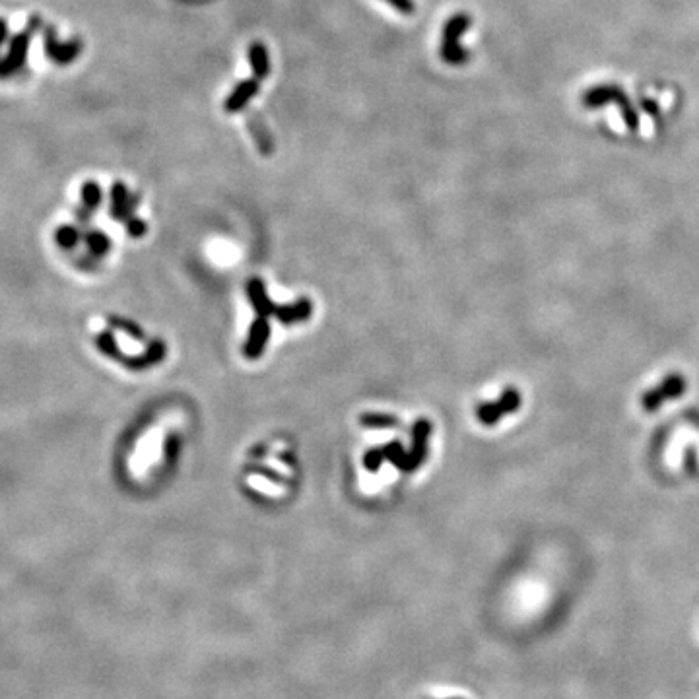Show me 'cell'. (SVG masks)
Listing matches in <instances>:
<instances>
[{"label": "cell", "instance_id": "16", "mask_svg": "<svg viewBox=\"0 0 699 699\" xmlns=\"http://www.w3.org/2000/svg\"><path fill=\"white\" fill-rule=\"evenodd\" d=\"M88 241H90V247H92L95 253H103V251L107 249V245H109L107 237L102 236V233H92V236L88 237Z\"/></svg>", "mask_w": 699, "mask_h": 699}, {"label": "cell", "instance_id": "15", "mask_svg": "<svg viewBox=\"0 0 699 699\" xmlns=\"http://www.w3.org/2000/svg\"><path fill=\"white\" fill-rule=\"evenodd\" d=\"M383 457H385V451H381V449H375V451L367 452V454H365V466H367V470H373V472H375V470L379 468Z\"/></svg>", "mask_w": 699, "mask_h": 699}, {"label": "cell", "instance_id": "6", "mask_svg": "<svg viewBox=\"0 0 699 699\" xmlns=\"http://www.w3.org/2000/svg\"><path fill=\"white\" fill-rule=\"evenodd\" d=\"M111 200H113V216L117 220H131V212L138 204V196H128L124 183H115L111 189Z\"/></svg>", "mask_w": 699, "mask_h": 699}, {"label": "cell", "instance_id": "9", "mask_svg": "<svg viewBox=\"0 0 699 699\" xmlns=\"http://www.w3.org/2000/svg\"><path fill=\"white\" fill-rule=\"evenodd\" d=\"M470 26V18L466 14H457L443 28V41H459V37Z\"/></svg>", "mask_w": 699, "mask_h": 699}, {"label": "cell", "instance_id": "11", "mask_svg": "<svg viewBox=\"0 0 699 699\" xmlns=\"http://www.w3.org/2000/svg\"><path fill=\"white\" fill-rule=\"evenodd\" d=\"M361 423L370 425V428H394V425H399V420L394 416H387V414H363Z\"/></svg>", "mask_w": 699, "mask_h": 699}, {"label": "cell", "instance_id": "12", "mask_svg": "<svg viewBox=\"0 0 699 699\" xmlns=\"http://www.w3.org/2000/svg\"><path fill=\"white\" fill-rule=\"evenodd\" d=\"M82 198L90 210H95V208L99 206V202H102V191H99V185L93 183V181H88L82 189Z\"/></svg>", "mask_w": 699, "mask_h": 699}, {"label": "cell", "instance_id": "2", "mask_svg": "<svg viewBox=\"0 0 699 699\" xmlns=\"http://www.w3.org/2000/svg\"><path fill=\"white\" fill-rule=\"evenodd\" d=\"M28 47H30V30H26L12 39L10 51L6 55V59L0 61V78H6L16 70H20L21 64L26 62Z\"/></svg>", "mask_w": 699, "mask_h": 699}, {"label": "cell", "instance_id": "19", "mask_svg": "<svg viewBox=\"0 0 699 699\" xmlns=\"http://www.w3.org/2000/svg\"><path fill=\"white\" fill-rule=\"evenodd\" d=\"M249 470H251V472L262 474V476H268V478H270V480H274V482H284V476L272 472V470H267V468H262V466H251Z\"/></svg>", "mask_w": 699, "mask_h": 699}, {"label": "cell", "instance_id": "8", "mask_svg": "<svg viewBox=\"0 0 699 699\" xmlns=\"http://www.w3.org/2000/svg\"><path fill=\"white\" fill-rule=\"evenodd\" d=\"M247 291L249 298H251V301H253V305H255V309H257L260 317L272 315V305H274V303L267 298V289H265L262 282H260L258 278H253V280L249 282Z\"/></svg>", "mask_w": 699, "mask_h": 699}, {"label": "cell", "instance_id": "20", "mask_svg": "<svg viewBox=\"0 0 699 699\" xmlns=\"http://www.w3.org/2000/svg\"><path fill=\"white\" fill-rule=\"evenodd\" d=\"M6 31H8V28H6V21L0 20V45H2V43H4V39H6Z\"/></svg>", "mask_w": 699, "mask_h": 699}, {"label": "cell", "instance_id": "1", "mask_svg": "<svg viewBox=\"0 0 699 699\" xmlns=\"http://www.w3.org/2000/svg\"><path fill=\"white\" fill-rule=\"evenodd\" d=\"M45 52L57 64H70L76 57H80L82 41L74 39L68 43H59L55 37V31L47 30L45 31Z\"/></svg>", "mask_w": 699, "mask_h": 699}, {"label": "cell", "instance_id": "10", "mask_svg": "<svg viewBox=\"0 0 699 699\" xmlns=\"http://www.w3.org/2000/svg\"><path fill=\"white\" fill-rule=\"evenodd\" d=\"M441 57L449 64H463L468 59V52L459 45V41H443Z\"/></svg>", "mask_w": 699, "mask_h": 699}, {"label": "cell", "instance_id": "3", "mask_svg": "<svg viewBox=\"0 0 699 699\" xmlns=\"http://www.w3.org/2000/svg\"><path fill=\"white\" fill-rule=\"evenodd\" d=\"M258 93V80L257 78H247L243 82H239L233 88V92L227 95L226 103H224V109L226 113L236 115L241 113L249 103L253 102L257 97Z\"/></svg>", "mask_w": 699, "mask_h": 699}, {"label": "cell", "instance_id": "5", "mask_svg": "<svg viewBox=\"0 0 699 699\" xmlns=\"http://www.w3.org/2000/svg\"><path fill=\"white\" fill-rule=\"evenodd\" d=\"M268 334H270V329H268L267 317H260L253 323L251 327V334H249V342L245 346V356L249 360H257L258 356L262 354V350L267 346Z\"/></svg>", "mask_w": 699, "mask_h": 699}, {"label": "cell", "instance_id": "17", "mask_svg": "<svg viewBox=\"0 0 699 699\" xmlns=\"http://www.w3.org/2000/svg\"><path fill=\"white\" fill-rule=\"evenodd\" d=\"M113 323L117 325V327H119V329L126 330V332H128L131 336H134V338H142V336H144V332L138 329V327L131 325V323H124V320H119V319H113Z\"/></svg>", "mask_w": 699, "mask_h": 699}, {"label": "cell", "instance_id": "18", "mask_svg": "<svg viewBox=\"0 0 699 699\" xmlns=\"http://www.w3.org/2000/svg\"><path fill=\"white\" fill-rule=\"evenodd\" d=\"M128 231H131V236H133V237L144 236L146 224H144V222H142V220H138V218H134V220H128Z\"/></svg>", "mask_w": 699, "mask_h": 699}, {"label": "cell", "instance_id": "13", "mask_svg": "<svg viewBox=\"0 0 699 699\" xmlns=\"http://www.w3.org/2000/svg\"><path fill=\"white\" fill-rule=\"evenodd\" d=\"M385 457L396 464L399 468H402V470H408V454H404V451H402V447L399 443L389 445V447L385 449Z\"/></svg>", "mask_w": 699, "mask_h": 699}, {"label": "cell", "instance_id": "4", "mask_svg": "<svg viewBox=\"0 0 699 699\" xmlns=\"http://www.w3.org/2000/svg\"><path fill=\"white\" fill-rule=\"evenodd\" d=\"M247 59L253 70V78H257L258 82L268 78L270 74V57H268V49L265 43L253 41L247 49Z\"/></svg>", "mask_w": 699, "mask_h": 699}, {"label": "cell", "instance_id": "14", "mask_svg": "<svg viewBox=\"0 0 699 699\" xmlns=\"http://www.w3.org/2000/svg\"><path fill=\"white\" fill-rule=\"evenodd\" d=\"M383 2H387L391 8H394L396 12H401L404 16H410V14H414V10H416L414 0H383Z\"/></svg>", "mask_w": 699, "mask_h": 699}, {"label": "cell", "instance_id": "7", "mask_svg": "<svg viewBox=\"0 0 699 699\" xmlns=\"http://www.w3.org/2000/svg\"><path fill=\"white\" fill-rule=\"evenodd\" d=\"M428 433H430V423L423 422V420L416 423V430H414V449H412V454H408V470H414L418 464L422 463L423 454H425Z\"/></svg>", "mask_w": 699, "mask_h": 699}]
</instances>
